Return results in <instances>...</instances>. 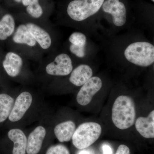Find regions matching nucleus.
Returning <instances> with one entry per match:
<instances>
[{"label":"nucleus","instance_id":"obj_16","mask_svg":"<svg viewBox=\"0 0 154 154\" xmlns=\"http://www.w3.org/2000/svg\"><path fill=\"white\" fill-rule=\"evenodd\" d=\"M13 39L14 42L17 44H26L31 47L36 45V41L26 25H19Z\"/></svg>","mask_w":154,"mask_h":154},{"label":"nucleus","instance_id":"obj_17","mask_svg":"<svg viewBox=\"0 0 154 154\" xmlns=\"http://www.w3.org/2000/svg\"><path fill=\"white\" fill-rule=\"evenodd\" d=\"M15 22L11 14H7L0 20V40H5L14 33Z\"/></svg>","mask_w":154,"mask_h":154},{"label":"nucleus","instance_id":"obj_23","mask_svg":"<svg viewBox=\"0 0 154 154\" xmlns=\"http://www.w3.org/2000/svg\"><path fill=\"white\" fill-rule=\"evenodd\" d=\"M130 152L129 148L125 145H120L118 147L116 154H130Z\"/></svg>","mask_w":154,"mask_h":154},{"label":"nucleus","instance_id":"obj_7","mask_svg":"<svg viewBox=\"0 0 154 154\" xmlns=\"http://www.w3.org/2000/svg\"><path fill=\"white\" fill-rule=\"evenodd\" d=\"M102 9L113 17V24L118 27L123 26L126 20V10L123 3L119 0H106L102 5Z\"/></svg>","mask_w":154,"mask_h":154},{"label":"nucleus","instance_id":"obj_15","mask_svg":"<svg viewBox=\"0 0 154 154\" xmlns=\"http://www.w3.org/2000/svg\"><path fill=\"white\" fill-rule=\"evenodd\" d=\"M76 130L75 124L72 121H67L57 125L54 128L56 137L60 142H69L72 139Z\"/></svg>","mask_w":154,"mask_h":154},{"label":"nucleus","instance_id":"obj_14","mask_svg":"<svg viewBox=\"0 0 154 154\" xmlns=\"http://www.w3.org/2000/svg\"><path fill=\"white\" fill-rule=\"evenodd\" d=\"M26 26L32 34L35 41L42 49H47L50 47L51 39L47 31L34 23H27Z\"/></svg>","mask_w":154,"mask_h":154},{"label":"nucleus","instance_id":"obj_20","mask_svg":"<svg viewBox=\"0 0 154 154\" xmlns=\"http://www.w3.org/2000/svg\"><path fill=\"white\" fill-rule=\"evenodd\" d=\"M26 11L31 17L36 19L41 17L43 14V10L38 2L27 6Z\"/></svg>","mask_w":154,"mask_h":154},{"label":"nucleus","instance_id":"obj_10","mask_svg":"<svg viewBox=\"0 0 154 154\" xmlns=\"http://www.w3.org/2000/svg\"><path fill=\"white\" fill-rule=\"evenodd\" d=\"M22 65V58L13 52H8L3 62L5 70L8 75L11 77H16L19 74Z\"/></svg>","mask_w":154,"mask_h":154},{"label":"nucleus","instance_id":"obj_19","mask_svg":"<svg viewBox=\"0 0 154 154\" xmlns=\"http://www.w3.org/2000/svg\"><path fill=\"white\" fill-rule=\"evenodd\" d=\"M69 41L72 44L77 46L85 47L87 38L85 34L80 32H74L69 37Z\"/></svg>","mask_w":154,"mask_h":154},{"label":"nucleus","instance_id":"obj_6","mask_svg":"<svg viewBox=\"0 0 154 154\" xmlns=\"http://www.w3.org/2000/svg\"><path fill=\"white\" fill-rule=\"evenodd\" d=\"M73 69L71 59L66 54H61L55 57L54 61L47 65L45 68L48 75L54 76H66Z\"/></svg>","mask_w":154,"mask_h":154},{"label":"nucleus","instance_id":"obj_5","mask_svg":"<svg viewBox=\"0 0 154 154\" xmlns=\"http://www.w3.org/2000/svg\"><path fill=\"white\" fill-rule=\"evenodd\" d=\"M102 81L98 77H92L83 85L77 94V102L82 106L88 105L94 95L98 93L102 87Z\"/></svg>","mask_w":154,"mask_h":154},{"label":"nucleus","instance_id":"obj_3","mask_svg":"<svg viewBox=\"0 0 154 154\" xmlns=\"http://www.w3.org/2000/svg\"><path fill=\"white\" fill-rule=\"evenodd\" d=\"M101 133L102 127L98 123H82L77 128L73 135V144L79 149L88 148L99 139Z\"/></svg>","mask_w":154,"mask_h":154},{"label":"nucleus","instance_id":"obj_9","mask_svg":"<svg viewBox=\"0 0 154 154\" xmlns=\"http://www.w3.org/2000/svg\"><path fill=\"white\" fill-rule=\"evenodd\" d=\"M46 134V130L42 126L37 127L30 133L27 139V154H38L39 153Z\"/></svg>","mask_w":154,"mask_h":154},{"label":"nucleus","instance_id":"obj_25","mask_svg":"<svg viewBox=\"0 0 154 154\" xmlns=\"http://www.w3.org/2000/svg\"><path fill=\"white\" fill-rule=\"evenodd\" d=\"M22 2L23 5L27 7L33 3L38 2V0H22Z\"/></svg>","mask_w":154,"mask_h":154},{"label":"nucleus","instance_id":"obj_21","mask_svg":"<svg viewBox=\"0 0 154 154\" xmlns=\"http://www.w3.org/2000/svg\"><path fill=\"white\" fill-rule=\"evenodd\" d=\"M45 154H70V153L65 146L58 144L50 147Z\"/></svg>","mask_w":154,"mask_h":154},{"label":"nucleus","instance_id":"obj_28","mask_svg":"<svg viewBox=\"0 0 154 154\" xmlns=\"http://www.w3.org/2000/svg\"><path fill=\"white\" fill-rule=\"evenodd\" d=\"M152 1L153 2H154V0H152Z\"/></svg>","mask_w":154,"mask_h":154},{"label":"nucleus","instance_id":"obj_4","mask_svg":"<svg viewBox=\"0 0 154 154\" xmlns=\"http://www.w3.org/2000/svg\"><path fill=\"white\" fill-rule=\"evenodd\" d=\"M105 0H74L69 4L68 14L75 21H82L99 11Z\"/></svg>","mask_w":154,"mask_h":154},{"label":"nucleus","instance_id":"obj_12","mask_svg":"<svg viewBox=\"0 0 154 154\" xmlns=\"http://www.w3.org/2000/svg\"><path fill=\"white\" fill-rule=\"evenodd\" d=\"M69 81L73 85L78 87L82 86L91 79L93 70L88 65H80L72 71Z\"/></svg>","mask_w":154,"mask_h":154},{"label":"nucleus","instance_id":"obj_13","mask_svg":"<svg viewBox=\"0 0 154 154\" xmlns=\"http://www.w3.org/2000/svg\"><path fill=\"white\" fill-rule=\"evenodd\" d=\"M8 136L14 143L13 154H26L27 138L22 130L11 129L8 133Z\"/></svg>","mask_w":154,"mask_h":154},{"label":"nucleus","instance_id":"obj_11","mask_svg":"<svg viewBox=\"0 0 154 154\" xmlns=\"http://www.w3.org/2000/svg\"><path fill=\"white\" fill-rule=\"evenodd\" d=\"M135 127L141 135L146 138L154 137V110L147 117H139L135 122Z\"/></svg>","mask_w":154,"mask_h":154},{"label":"nucleus","instance_id":"obj_22","mask_svg":"<svg viewBox=\"0 0 154 154\" xmlns=\"http://www.w3.org/2000/svg\"><path fill=\"white\" fill-rule=\"evenodd\" d=\"M70 51L72 53L79 58H83L85 56V47L77 46L71 44L70 46Z\"/></svg>","mask_w":154,"mask_h":154},{"label":"nucleus","instance_id":"obj_24","mask_svg":"<svg viewBox=\"0 0 154 154\" xmlns=\"http://www.w3.org/2000/svg\"><path fill=\"white\" fill-rule=\"evenodd\" d=\"M103 154H112L113 150L111 147L109 145L104 144L102 146Z\"/></svg>","mask_w":154,"mask_h":154},{"label":"nucleus","instance_id":"obj_8","mask_svg":"<svg viewBox=\"0 0 154 154\" xmlns=\"http://www.w3.org/2000/svg\"><path fill=\"white\" fill-rule=\"evenodd\" d=\"M32 95L28 92H23L17 97L9 115V120L16 122L22 119L32 104Z\"/></svg>","mask_w":154,"mask_h":154},{"label":"nucleus","instance_id":"obj_2","mask_svg":"<svg viewBox=\"0 0 154 154\" xmlns=\"http://www.w3.org/2000/svg\"><path fill=\"white\" fill-rule=\"evenodd\" d=\"M124 55L131 63L139 66H149L154 62V46L146 42H134L128 46Z\"/></svg>","mask_w":154,"mask_h":154},{"label":"nucleus","instance_id":"obj_1","mask_svg":"<svg viewBox=\"0 0 154 154\" xmlns=\"http://www.w3.org/2000/svg\"><path fill=\"white\" fill-rule=\"evenodd\" d=\"M136 110L133 100L127 96H120L116 99L112 110L113 124L119 129H127L135 121Z\"/></svg>","mask_w":154,"mask_h":154},{"label":"nucleus","instance_id":"obj_18","mask_svg":"<svg viewBox=\"0 0 154 154\" xmlns=\"http://www.w3.org/2000/svg\"><path fill=\"white\" fill-rule=\"evenodd\" d=\"M14 103V99L8 94H0V122L5 121L9 117Z\"/></svg>","mask_w":154,"mask_h":154},{"label":"nucleus","instance_id":"obj_26","mask_svg":"<svg viewBox=\"0 0 154 154\" xmlns=\"http://www.w3.org/2000/svg\"><path fill=\"white\" fill-rule=\"evenodd\" d=\"M78 154H95L94 152L91 149H81Z\"/></svg>","mask_w":154,"mask_h":154},{"label":"nucleus","instance_id":"obj_27","mask_svg":"<svg viewBox=\"0 0 154 154\" xmlns=\"http://www.w3.org/2000/svg\"><path fill=\"white\" fill-rule=\"evenodd\" d=\"M16 2L19 3L22 2V0H14Z\"/></svg>","mask_w":154,"mask_h":154}]
</instances>
